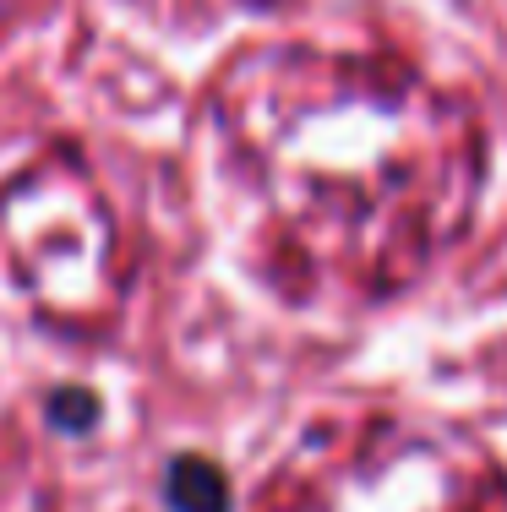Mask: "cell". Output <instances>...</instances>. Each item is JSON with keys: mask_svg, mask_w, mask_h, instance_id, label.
Segmentation results:
<instances>
[{"mask_svg": "<svg viewBox=\"0 0 507 512\" xmlns=\"http://www.w3.org/2000/svg\"><path fill=\"white\" fill-rule=\"evenodd\" d=\"M164 496L175 512H229V485L208 458H175L169 463Z\"/></svg>", "mask_w": 507, "mask_h": 512, "instance_id": "cell-1", "label": "cell"}, {"mask_svg": "<svg viewBox=\"0 0 507 512\" xmlns=\"http://www.w3.org/2000/svg\"><path fill=\"white\" fill-rule=\"evenodd\" d=\"M50 420L60 431H88V425L99 420V398H93L88 387H60L50 398Z\"/></svg>", "mask_w": 507, "mask_h": 512, "instance_id": "cell-2", "label": "cell"}]
</instances>
